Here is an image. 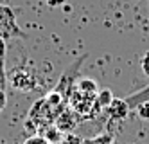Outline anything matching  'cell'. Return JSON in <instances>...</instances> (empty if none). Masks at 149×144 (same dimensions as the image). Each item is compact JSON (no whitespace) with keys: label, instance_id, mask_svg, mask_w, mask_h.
Returning <instances> with one entry per match:
<instances>
[{"label":"cell","instance_id":"5b68a950","mask_svg":"<svg viewBox=\"0 0 149 144\" xmlns=\"http://www.w3.org/2000/svg\"><path fill=\"white\" fill-rule=\"evenodd\" d=\"M77 121H79L77 114L74 112L70 106H67V108H65V110H63V112L56 117L54 124H56V128H58V130H61V131H63V133H72V131L76 130V126H77Z\"/></svg>","mask_w":149,"mask_h":144},{"label":"cell","instance_id":"ac0fdd59","mask_svg":"<svg viewBox=\"0 0 149 144\" xmlns=\"http://www.w3.org/2000/svg\"><path fill=\"white\" fill-rule=\"evenodd\" d=\"M67 0H47V4L52 6V7H56V6H61V4H65Z\"/></svg>","mask_w":149,"mask_h":144},{"label":"cell","instance_id":"7c38bea8","mask_svg":"<svg viewBox=\"0 0 149 144\" xmlns=\"http://www.w3.org/2000/svg\"><path fill=\"white\" fill-rule=\"evenodd\" d=\"M24 144H50L43 135H31L24 140Z\"/></svg>","mask_w":149,"mask_h":144},{"label":"cell","instance_id":"8992f818","mask_svg":"<svg viewBox=\"0 0 149 144\" xmlns=\"http://www.w3.org/2000/svg\"><path fill=\"white\" fill-rule=\"evenodd\" d=\"M13 85H15V88H18V90H25V92H29V90H33V88L36 86V79H34V76H33V72H29V70H15V74H13Z\"/></svg>","mask_w":149,"mask_h":144},{"label":"cell","instance_id":"30bf717a","mask_svg":"<svg viewBox=\"0 0 149 144\" xmlns=\"http://www.w3.org/2000/svg\"><path fill=\"white\" fill-rule=\"evenodd\" d=\"M43 130V137L50 142V144H59L63 139V131L56 128V124H50V126H45V128H41Z\"/></svg>","mask_w":149,"mask_h":144},{"label":"cell","instance_id":"52a82bcc","mask_svg":"<svg viewBox=\"0 0 149 144\" xmlns=\"http://www.w3.org/2000/svg\"><path fill=\"white\" fill-rule=\"evenodd\" d=\"M106 110H108V115H110L111 121H124L127 117V114L131 112L124 99H113L111 105L106 108Z\"/></svg>","mask_w":149,"mask_h":144},{"label":"cell","instance_id":"ba28073f","mask_svg":"<svg viewBox=\"0 0 149 144\" xmlns=\"http://www.w3.org/2000/svg\"><path fill=\"white\" fill-rule=\"evenodd\" d=\"M124 101L127 103V106H130V110H136L138 105L142 103H147L149 101V85L140 88V90H136L133 94H130L127 97H124Z\"/></svg>","mask_w":149,"mask_h":144},{"label":"cell","instance_id":"9c48e42d","mask_svg":"<svg viewBox=\"0 0 149 144\" xmlns=\"http://www.w3.org/2000/svg\"><path fill=\"white\" fill-rule=\"evenodd\" d=\"M76 88L79 92H84V94H90V96H97L99 92V86H97V81L92 79V77H83V79L77 81Z\"/></svg>","mask_w":149,"mask_h":144},{"label":"cell","instance_id":"3957f363","mask_svg":"<svg viewBox=\"0 0 149 144\" xmlns=\"http://www.w3.org/2000/svg\"><path fill=\"white\" fill-rule=\"evenodd\" d=\"M0 36L4 40L27 38V34L16 24V15H15L13 7H9L6 4H0Z\"/></svg>","mask_w":149,"mask_h":144},{"label":"cell","instance_id":"2e32d148","mask_svg":"<svg viewBox=\"0 0 149 144\" xmlns=\"http://www.w3.org/2000/svg\"><path fill=\"white\" fill-rule=\"evenodd\" d=\"M7 40H4L0 36V61H6V51H7Z\"/></svg>","mask_w":149,"mask_h":144},{"label":"cell","instance_id":"277c9868","mask_svg":"<svg viewBox=\"0 0 149 144\" xmlns=\"http://www.w3.org/2000/svg\"><path fill=\"white\" fill-rule=\"evenodd\" d=\"M93 105H95V96L79 92L77 88H76V90L70 94V97H68V106H70L77 115H88V117H90L92 110H93Z\"/></svg>","mask_w":149,"mask_h":144},{"label":"cell","instance_id":"7a4b0ae2","mask_svg":"<svg viewBox=\"0 0 149 144\" xmlns=\"http://www.w3.org/2000/svg\"><path fill=\"white\" fill-rule=\"evenodd\" d=\"M63 112V110H61ZM59 110H56L54 106H50L47 103V99H38V101L31 106L29 110V121L33 123L36 128H45V126H50L54 124L56 117L61 114Z\"/></svg>","mask_w":149,"mask_h":144},{"label":"cell","instance_id":"e0dca14e","mask_svg":"<svg viewBox=\"0 0 149 144\" xmlns=\"http://www.w3.org/2000/svg\"><path fill=\"white\" fill-rule=\"evenodd\" d=\"M7 105V96H6V90H0V114H2V110L6 108Z\"/></svg>","mask_w":149,"mask_h":144},{"label":"cell","instance_id":"6da1fadb","mask_svg":"<svg viewBox=\"0 0 149 144\" xmlns=\"http://www.w3.org/2000/svg\"><path fill=\"white\" fill-rule=\"evenodd\" d=\"M86 58H88V54H83V56H79L77 60H74L68 67L63 70L59 81H58V85H56V88H54V90H58L63 97L67 99V103H68L70 94L76 90V85H77V81H79V70H81V67H83V63L86 61Z\"/></svg>","mask_w":149,"mask_h":144},{"label":"cell","instance_id":"d6986e66","mask_svg":"<svg viewBox=\"0 0 149 144\" xmlns=\"http://www.w3.org/2000/svg\"><path fill=\"white\" fill-rule=\"evenodd\" d=\"M67 142H72V144H79V142H81V139H77V137H72V135H68V137H67Z\"/></svg>","mask_w":149,"mask_h":144},{"label":"cell","instance_id":"4fadbf2b","mask_svg":"<svg viewBox=\"0 0 149 144\" xmlns=\"http://www.w3.org/2000/svg\"><path fill=\"white\" fill-rule=\"evenodd\" d=\"M6 88H7V72L4 61H0V90H6Z\"/></svg>","mask_w":149,"mask_h":144},{"label":"cell","instance_id":"5bb4252c","mask_svg":"<svg viewBox=\"0 0 149 144\" xmlns=\"http://www.w3.org/2000/svg\"><path fill=\"white\" fill-rule=\"evenodd\" d=\"M136 114H138V117L140 119H149V101L147 103H142V105H138L136 106Z\"/></svg>","mask_w":149,"mask_h":144},{"label":"cell","instance_id":"8fae6325","mask_svg":"<svg viewBox=\"0 0 149 144\" xmlns=\"http://www.w3.org/2000/svg\"><path fill=\"white\" fill-rule=\"evenodd\" d=\"M113 94L110 92V90H99L97 92V96H95V103L99 105V108H108L110 105H111V101H113Z\"/></svg>","mask_w":149,"mask_h":144},{"label":"cell","instance_id":"9a60e30c","mask_svg":"<svg viewBox=\"0 0 149 144\" xmlns=\"http://www.w3.org/2000/svg\"><path fill=\"white\" fill-rule=\"evenodd\" d=\"M140 67H142V72L149 77V52H146L142 56V61H140Z\"/></svg>","mask_w":149,"mask_h":144},{"label":"cell","instance_id":"ffe728a7","mask_svg":"<svg viewBox=\"0 0 149 144\" xmlns=\"http://www.w3.org/2000/svg\"><path fill=\"white\" fill-rule=\"evenodd\" d=\"M0 144H2V142H0Z\"/></svg>","mask_w":149,"mask_h":144}]
</instances>
